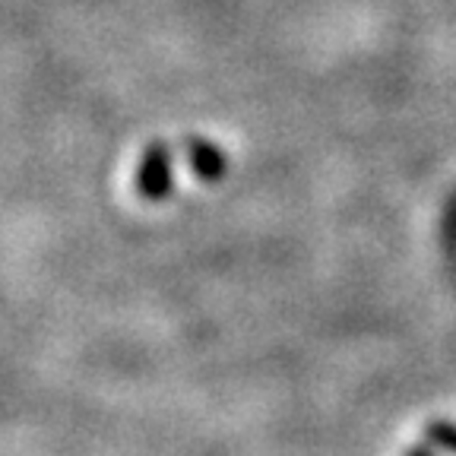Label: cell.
Here are the masks:
<instances>
[{"mask_svg": "<svg viewBox=\"0 0 456 456\" xmlns=\"http://www.w3.org/2000/svg\"><path fill=\"white\" fill-rule=\"evenodd\" d=\"M403 456H431V453H428L425 447H409V450H406V453H403Z\"/></svg>", "mask_w": 456, "mask_h": 456, "instance_id": "277c9868", "label": "cell"}, {"mask_svg": "<svg viewBox=\"0 0 456 456\" xmlns=\"http://www.w3.org/2000/svg\"><path fill=\"white\" fill-rule=\"evenodd\" d=\"M425 435L435 447L456 456V425H450V421H431V425L425 428Z\"/></svg>", "mask_w": 456, "mask_h": 456, "instance_id": "3957f363", "label": "cell"}, {"mask_svg": "<svg viewBox=\"0 0 456 456\" xmlns=\"http://www.w3.org/2000/svg\"><path fill=\"white\" fill-rule=\"evenodd\" d=\"M136 193L142 200H165L171 193V152L165 142H152L136 165Z\"/></svg>", "mask_w": 456, "mask_h": 456, "instance_id": "6da1fadb", "label": "cell"}, {"mask_svg": "<svg viewBox=\"0 0 456 456\" xmlns=\"http://www.w3.org/2000/svg\"><path fill=\"white\" fill-rule=\"evenodd\" d=\"M184 159L191 165V171L197 175L200 181H207V184H216V181L225 178L228 171V159L225 152L209 140H187L184 142Z\"/></svg>", "mask_w": 456, "mask_h": 456, "instance_id": "7a4b0ae2", "label": "cell"}]
</instances>
